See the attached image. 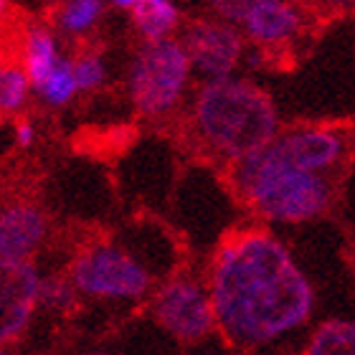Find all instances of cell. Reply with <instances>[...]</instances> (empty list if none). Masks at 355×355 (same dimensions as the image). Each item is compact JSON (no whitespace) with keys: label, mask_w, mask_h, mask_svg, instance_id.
<instances>
[{"label":"cell","mask_w":355,"mask_h":355,"mask_svg":"<svg viewBox=\"0 0 355 355\" xmlns=\"http://www.w3.org/2000/svg\"><path fill=\"white\" fill-rule=\"evenodd\" d=\"M206 282L216 330L241 353L279 348L310 325L315 312L310 277L272 231L244 229L223 239Z\"/></svg>","instance_id":"cell-1"},{"label":"cell","mask_w":355,"mask_h":355,"mask_svg":"<svg viewBox=\"0 0 355 355\" xmlns=\"http://www.w3.org/2000/svg\"><path fill=\"white\" fill-rule=\"evenodd\" d=\"M193 130L214 155L239 163L279 137V112L264 89L246 79L203 82L193 96Z\"/></svg>","instance_id":"cell-2"},{"label":"cell","mask_w":355,"mask_h":355,"mask_svg":"<svg viewBox=\"0 0 355 355\" xmlns=\"http://www.w3.org/2000/svg\"><path fill=\"white\" fill-rule=\"evenodd\" d=\"M234 185L259 218L269 223H304L333 203V183L284 155L277 142L234 163Z\"/></svg>","instance_id":"cell-3"},{"label":"cell","mask_w":355,"mask_h":355,"mask_svg":"<svg viewBox=\"0 0 355 355\" xmlns=\"http://www.w3.org/2000/svg\"><path fill=\"white\" fill-rule=\"evenodd\" d=\"M69 279L79 297L99 302H140L155 292V272L140 254L117 241H96L76 254Z\"/></svg>","instance_id":"cell-4"},{"label":"cell","mask_w":355,"mask_h":355,"mask_svg":"<svg viewBox=\"0 0 355 355\" xmlns=\"http://www.w3.org/2000/svg\"><path fill=\"white\" fill-rule=\"evenodd\" d=\"M193 67L183 41H142L127 71V89L135 110L145 117H163L183 99Z\"/></svg>","instance_id":"cell-5"},{"label":"cell","mask_w":355,"mask_h":355,"mask_svg":"<svg viewBox=\"0 0 355 355\" xmlns=\"http://www.w3.org/2000/svg\"><path fill=\"white\" fill-rule=\"evenodd\" d=\"M150 315L178 343H203L216 330V310L208 282L175 274L160 282L150 295Z\"/></svg>","instance_id":"cell-6"},{"label":"cell","mask_w":355,"mask_h":355,"mask_svg":"<svg viewBox=\"0 0 355 355\" xmlns=\"http://www.w3.org/2000/svg\"><path fill=\"white\" fill-rule=\"evenodd\" d=\"M183 46L188 51L193 71L203 82L216 79H231L239 64L244 61V41L246 36L236 26L223 23L218 18L211 21H193L183 31Z\"/></svg>","instance_id":"cell-7"},{"label":"cell","mask_w":355,"mask_h":355,"mask_svg":"<svg viewBox=\"0 0 355 355\" xmlns=\"http://www.w3.org/2000/svg\"><path fill=\"white\" fill-rule=\"evenodd\" d=\"M44 274L33 261L3 269L0 282V340L13 343L28 330L31 320L41 307Z\"/></svg>","instance_id":"cell-8"},{"label":"cell","mask_w":355,"mask_h":355,"mask_svg":"<svg viewBox=\"0 0 355 355\" xmlns=\"http://www.w3.org/2000/svg\"><path fill=\"white\" fill-rule=\"evenodd\" d=\"M274 142L295 163L312 173H322V175H330L345 160V153H348V137L340 130L325 125L292 127V130L279 132Z\"/></svg>","instance_id":"cell-9"},{"label":"cell","mask_w":355,"mask_h":355,"mask_svg":"<svg viewBox=\"0 0 355 355\" xmlns=\"http://www.w3.org/2000/svg\"><path fill=\"white\" fill-rule=\"evenodd\" d=\"M304 28V15L292 0H254L249 8L241 33L252 41L257 49L274 51L282 46H289L300 38Z\"/></svg>","instance_id":"cell-10"},{"label":"cell","mask_w":355,"mask_h":355,"mask_svg":"<svg viewBox=\"0 0 355 355\" xmlns=\"http://www.w3.org/2000/svg\"><path fill=\"white\" fill-rule=\"evenodd\" d=\"M46 216L31 203H13L0 214V269L33 261L46 239Z\"/></svg>","instance_id":"cell-11"},{"label":"cell","mask_w":355,"mask_h":355,"mask_svg":"<svg viewBox=\"0 0 355 355\" xmlns=\"http://www.w3.org/2000/svg\"><path fill=\"white\" fill-rule=\"evenodd\" d=\"M64 59L67 56L61 53L59 41L49 28L33 26L26 31V36H23V69L28 71L33 92Z\"/></svg>","instance_id":"cell-12"},{"label":"cell","mask_w":355,"mask_h":355,"mask_svg":"<svg viewBox=\"0 0 355 355\" xmlns=\"http://www.w3.org/2000/svg\"><path fill=\"white\" fill-rule=\"evenodd\" d=\"M302 355H355V320H322L307 335Z\"/></svg>","instance_id":"cell-13"},{"label":"cell","mask_w":355,"mask_h":355,"mask_svg":"<svg viewBox=\"0 0 355 355\" xmlns=\"http://www.w3.org/2000/svg\"><path fill=\"white\" fill-rule=\"evenodd\" d=\"M132 23L145 41H163L178 28L180 10L173 0H140L132 8Z\"/></svg>","instance_id":"cell-14"},{"label":"cell","mask_w":355,"mask_h":355,"mask_svg":"<svg viewBox=\"0 0 355 355\" xmlns=\"http://www.w3.org/2000/svg\"><path fill=\"white\" fill-rule=\"evenodd\" d=\"M76 92H79V84H76L74 61L71 59L61 61L59 67L53 69L51 74L36 87V94L41 96L46 104H51V107H64V104H69L76 96Z\"/></svg>","instance_id":"cell-15"},{"label":"cell","mask_w":355,"mask_h":355,"mask_svg":"<svg viewBox=\"0 0 355 355\" xmlns=\"http://www.w3.org/2000/svg\"><path fill=\"white\" fill-rule=\"evenodd\" d=\"M104 13V0H67L59 10V26L64 33L82 36L96 26Z\"/></svg>","instance_id":"cell-16"},{"label":"cell","mask_w":355,"mask_h":355,"mask_svg":"<svg viewBox=\"0 0 355 355\" xmlns=\"http://www.w3.org/2000/svg\"><path fill=\"white\" fill-rule=\"evenodd\" d=\"M31 89V76L23 67H3L0 69V110L6 114H13V112L23 110V104L28 99Z\"/></svg>","instance_id":"cell-17"},{"label":"cell","mask_w":355,"mask_h":355,"mask_svg":"<svg viewBox=\"0 0 355 355\" xmlns=\"http://www.w3.org/2000/svg\"><path fill=\"white\" fill-rule=\"evenodd\" d=\"M76 287L71 284V279H61V277H44V289H41V307H49V310L56 312H67L74 307Z\"/></svg>","instance_id":"cell-18"},{"label":"cell","mask_w":355,"mask_h":355,"mask_svg":"<svg viewBox=\"0 0 355 355\" xmlns=\"http://www.w3.org/2000/svg\"><path fill=\"white\" fill-rule=\"evenodd\" d=\"M74 74L79 92H92V89L102 87L107 79V67L99 53H82L79 59H74Z\"/></svg>","instance_id":"cell-19"},{"label":"cell","mask_w":355,"mask_h":355,"mask_svg":"<svg viewBox=\"0 0 355 355\" xmlns=\"http://www.w3.org/2000/svg\"><path fill=\"white\" fill-rule=\"evenodd\" d=\"M208 6H211V10H214V15L218 21L241 28L249 8L254 6V0H208Z\"/></svg>","instance_id":"cell-20"},{"label":"cell","mask_w":355,"mask_h":355,"mask_svg":"<svg viewBox=\"0 0 355 355\" xmlns=\"http://www.w3.org/2000/svg\"><path fill=\"white\" fill-rule=\"evenodd\" d=\"M33 140H36V127H33V122H28V119L18 122L15 125V145L18 148H28Z\"/></svg>","instance_id":"cell-21"},{"label":"cell","mask_w":355,"mask_h":355,"mask_svg":"<svg viewBox=\"0 0 355 355\" xmlns=\"http://www.w3.org/2000/svg\"><path fill=\"white\" fill-rule=\"evenodd\" d=\"M327 10H355V0H318Z\"/></svg>","instance_id":"cell-22"},{"label":"cell","mask_w":355,"mask_h":355,"mask_svg":"<svg viewBox=\"0 0 355 355\" xmlns=\"http://www.w3.org/2000/svg\"><path fill=\"white\" fill-rule=\"evenodd\" d=\"M137 3H140V0H112L114 8H122V10H130V13H132V8L137 6Z\"/></svg>","instance_id":"cell-23"},{"label":"cell","mask_w":355,"mask_h":355,"mask_svg":"<svg viewBox=\"0 0 355 355\" xmlns=\"http://www.w3.org/2000/svg\"><path fill=\"white\" fill-rule=\"evenodd\" d=\"M198 355H221V353H214V350H203V353H198Z\"/></svg>","instance_id":"cell-24"},{"label":"cell","mask_w":355,"mask_h":355,"mask_svg":"<svg viewBox=\"0 0 355 355\" xmlns=\"http://www.w3.org/2000/svg\"><path fill=\"white\" fill-rule=\"evenodd\" d=\"M0 355H13V353H10V350H3V353H0Z\"/></svg>","instance_id":"cell-25"},{"label":"cell","mask_w":355,"mask_h":355,"mask_svg":"<svg viewBox=\"0 0 355 355\" xmlns=\"http://www.w3.org/2000/svg\"><path fill=\"white\" fill-rule=\"evenodd\" d=\"M89 355H104V353H89Z\"/></svg>","instance_id":"cell-26"},{"label":"cell","mask_w":355,"mask_h":355,"mask_svg":"<svg viewBox=\"0 0 355 355\" xmlns=\"http://www.w3.org/2000/svg\"><path fill=\"white\" fill-rule=\"evenodd\" d=\"M292 3H297V0H292Z\"/></svg>","instance_id":"cell-27"}]
</instances>
